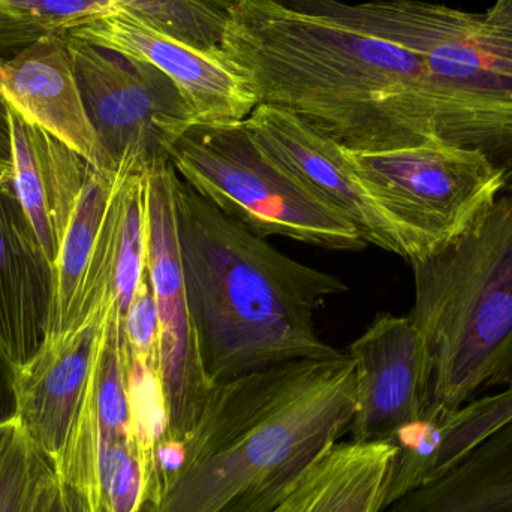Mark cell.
<instances>
[{
  "label": "cell",
  "instance_id": "9c48e42d",
  "mask_svg": "<svg viewBox=\"0 0 512 512\" xmlns=\"http://www.w3.org/2000/svg\"><path fill=\"white\" fill-rule=\"evenodd\" d=\"M173 176L171 162L149 173L146 265L158 306L168 438L185 445L215 385L204 372L189 310L174 215Z\"/></svg>",
  "mask_w": 512,
  "mask_h": 512
},
{
  "label": "cell",
  "instance_id": "4316f807",
  "mask_svg": "<svg viewBox=\"0 0 512 512\" xmlns=\"http://www.w3.org/2000/svg\"><path fill=\"white\" fill-rule=\"evenodd\" d=\"M6 59L0 57V75ZM11 167V132H9L8 105L0 93V170Z\"/></svg>",
  "mask_w": 512,
  "mask_h": 512
},
{
  "label": "cell",
  "instance_id": "6da1fadb",
  "mask_svg": "<svg viewBox=\"0 0 512 512\" xmlns=\"http://www.w3.org/2000/svg\"><path fill=\"white\" fill-rule=\"evenodd\" d=\"M221 48L258 104L294 113L343 149L441 143L432 75L400 45L277 0H234Z\"/></svg>",
  "mask_w": 512,
  "mask_h": 512
},
{
  "label": "cell",
  "instance_id": "2e32d148",
  "mask_svg": "<svg viewBox=\"0 0 512 512\" xmlns=\"http://www.w3.org/2000/svg\"><path fill=\"white\" fill-rule=\"evenodd\" d=\"M8 116L9 182L54 267L93 167L63 141L9 107Z\"/></svg>",
  "mask_w": 512,
  "mask_h": 512
},
{
  "label": "cell",
  "instance_id": "d6986e66",
  "mask_svg": "<svg viewBox=\"0 0 512 512\" xmlns=\"http://www.w3.org/2000/svg\"><path fill=\"white\" fill-rule=\"evenodd\" d=\"M391 442L336 444L327 457L324 483L307 512H381Z\"/></svg>",
  "mask_w": 512,
  "mask_h": 512
},
{
  "label": "cell",
  "instance_id": "4fadbf2b",
  "mask_svg": "<svg viewBox=\"0 0 512 512\" xmlns=\"http://www.w3.org/2000/svg\"><path fill=\"white\" fill-rule=\"evenodd\" d=\"M113 307L96 310L66 333L47 334L35 354L14 367L15 420L51 466L62 457L77 420Z\"/></svg>",
  "mask_w": 512,
  "mask_h": 512
},
{
  "label": "cell",
  "instance_id": "83f0119b",
  "mask_svg": "<svg viewBox=\"0 0 512 512\" xmlns=\"http://www.w3.org/2000/svg\"><path fill=\"white\" fill-rule=\"evenodd\" d=\"M484 14L492 23L512 29V0H495Z\"/></svg>",
  "mask_w": 512,
  "mask_h": 512
},
{
  "label": "cell",
  "instance_id": "7c38bea8",
  "mask_svg": "<svg viewBox=\"0 0 512 512\" xmlns=\"http://www.w3.org/2000/svg\"><path fill=\"white\" fill-rule=\"evenodd\" d=\"M245 126L261 152L351 222L366 245L399 255L390 222L358 179L340 144L294 113L271 105H256Z\"/></svg>",
  "mask_w": 512,
  "mask_h": 512
},
{
  "label": "cell",
  "instance_id": "30bf717a",
  "mask_svg": "<svg viewBox=\"0 0 512 512\" xmlns=\"http://www.w3.org/2000/svg\"><path fill=\"white\" fill-rule=\"evenodd\" d=\"M66 35L155 66L179 87L198 122H243L258 105L254 90L221 47L180 41L123 6Z\"/></svg>",
  "mask_w": 512,
  "mask_h": 512
},
{
  "label": "cell",
  "instance_id": "44dd1931",
  "mask_svg": "<svg viewBox=\"0 0 512 512\" xmlns=\"http://www.w3.org/2000/svg\"><path fill=\"white\" fill-rule=\"evenodd\" d=\"M162 32L200 48L221 47L234 0H113Z\"/></svg>",
  "mask_w": 512,
  "mask_h": 512
},
{
  "label": "cell",
  "instance_id": "cb8c5ba5",
  "mask_svg": "<svg viewBox=\"0 0 512 512\" xmlns=\"http://www.w3.org/2000/svg\"><path fill=\"white\" fill-rule=\"evenodd\" d=\"M30 512H87L77 492L62 478L57 477L51 465L45 469L36 487Z\"/></svg>",
  "mask_w": 512,
  "mask_h": 512
},
{
  "label": "cell",
  "instance_id": "5bb4252c",
  "mask_svg": "<svg viewBox=\"0 0 512 512\" xmlns=\"http://www.w3.org/2000/svg\"><path fill=\"white\" fill-rule=\"evenodd\" d=\"M6 105L83 156L116 171L87 116L65 36L51 35L6 59L0 75Z\"/></svg>",
  "mask_w": 512,
  "mask_h": 512
},
{
  "label": "cell",
  "instance_id": "ac0fdd59",
  "mask_svg": "<svg viewBox=\"0 0 512 512\" xmlns=\"http://www.w3.org/2000/svg\"><path fill=\"white\" fill-rule=\"evenodd\" d=\"M116 182L117 170L92 168L87 177L54 262L53 303L47 334L57 336L77 327L84 282L98 249Z\"/></svg>",
  "mask_w": 512,
  "mask_h": 512
},
{
  "label": "cell",
  "instance_id": "d4e9b609",
  "mask_svg": "<svg viewBox=\"0 0 512 512\" xmlns=\"http://www.w3.org/2000/svg\"><path fill=\"white\" fill-rule=\"evenodd\" d=\"M330 453V451H328ZM328 453L304 475L297 489L291 493L288 499L282 502L276 510L271 512H307L316 495L324 483L325 472H327Z\"/></svg>",
  "mask_w": 512,
  "mask_h": 512
},
{
  "label": "cell",
  "instance_id": "52a82bcc",
  "mask_svg": "<svg viewBox=\"0 0 512 512\" xmlns=\"http://www.w3.org/2000/svg\"><path fill=\"white\" fill-rule=\"evenodd\" d=\"M343 152L411 264L471 233L505 189L504 174L483 153L447 143Z\"/></svg>",
  "mask_w": 512,
  "mask_h": 512
},
{
  "label": "cell",
  "instance_id": "484cf974",
  "mask_svg": "<svg viewBox=\"0 0 512 512\" xmlns=\"http://www.w3.org/2000/svg\"><path fill=\"white\" fill-rule=\"evenodd\" d=\"M14 367L0 349V447L15 423Z\"/></svg>",
  "mask_w": 512,
  "mask_h": 512
},
{
  "label": "cell",
  "instance_id": "7402d4cb",
  "mask_svg": "<svg viewBox=\"0 0 512 512\" xmlns=\"http://www.w3.org/2000/svg\"><path fill=\"white\" fill-rule=\"evenodd\" d=\"M48 466L15 420L0 447V512H30L36 487Z\"/></svg>",
  "mask_w": 512,
  "mask_h": 512
},
{
  "label": "cell",
  "instance_id": "8992f818",
  "mask_svg": "<svg viewBox=\"0 0 512 512\" xmlns=\"http://www.w3.org/2000/svg\"><path fill=\"white\" fill-rule=\"evenodd\" d=\"M176 173L225 215L259 237L360 251L357 228L261 152L243 122L192 125L170 156Z\"/></svg>",
  "mask_w": 512,
  "mask_h": 512
},
{
  "label": "cell",
  "instance_id": "ffe728a7",
  "mask_svg": "<svg viewBox=\"0 0 512 512\" xmlns=\"http://www.w3.org/2000/svg\"><path fill=\"white\" fill-rule=\"evenodd\" d=\"M113 0H0V57L119 9Z\"/></svg>",
  "mask_w": 512,
  "mask_h": 512
},
{
  "label": "cell",
  "instance_id": "ba28073f",
  "mask_svg": "<svg viewBox=\"0 0 512 512\" xmlns=\"http://www.w3.org/2000/svg\"><path fill=\"white\" fill-rule=\"evenodd\" d=\"M87 116L114 170L170 164L171 150L198 122L179 87L149 63L65 35Z\"/></svg>",
  "mask_w": 512,
  "mask_h": 512
},
{
  "label": "cell",
  "instance_id": "8fae6325",
  "mask_svg": "<svg viewBox=\"0 0 512 512\" xmlns=\"http://www.w3.org/2000/svg\"><path fill=\"white\" fill-rule=\"evenodd\" d=\"M357 375L352 442H390L423 420L432 403L426 336L411 316L381 315L349 346Z\"/></svg>",
  "mask_w": 512,
  "mask_h": 512
},
{
  "label": "cell",
  "instance_id": "7a4b0ae2",
  "mask_svg": "<svg viewBox=\"0 0 512 512\" xmlns=\"http://www.w3.org/2000/svg\"><path fill=\"white\" fill-rule=\"evenodd\" d=\"M355 412V364L342 352L219 382L176 480L140 512L274 511L351 430Z\"/></svg>",
  "mask_w": 512,
  "mask_h": 512
},
{
  "label": "cell",
  "instance_id": "9a60e30c",
  "mask_svg": "<svg viewBox=\"0 0 512 512\" xmlns=\"http://www.w3.org/2000/svg\"><path fill=\"white\" fill-rule=\"evenodd\" d=\"M53 289V264L0 170V349L14 366L47 336Z\"/></svg>",
  "mask_w": 512,
  "mask_h": 512
},
{
  "label": "cell",
  "instance_id": "603a6c76",
  "mask_svg": "<svg viewBox=\"0 0 512 512\" xmlns=\"http://www.w3.org/2000/svg\"><path fill=\"white\" fill-rule=\"evenodd\" d=\"M122 336L132 361L161 373L158 306L147 265L123 321Z\"/></svg>",
  "mask_w": 512,
  "mask_h": 512
},
{
  "label": "cell",
  "instance_id": "277c9868",
  "mask_svg": "<svg viewBox=\"0 0 512 512\" xmlns=\"http://www.w3.org/2000/svg\"><path fill=\"white\" fill-rule=\"evenodd\" d=\"M417 54L438 93L439 141L483 153L512 194V29L426 0H277Z\"/></svg>",
  "mask_w": 512,
  "mask_h": 512
},
{
  "label": "cell",
  "instance_id": "3957f363",
  "mask_svg": "<svg viewBox=\"0 0 512 512\" xmlns=\"http://www.w3.org/2000/svg\"><path fill=\"white\" fill-rule=\"evenodd\" d=\"M173 204L189 310L212 384L340 352L315 315L342 279L277 251L195 192L174 170Z\"/></svg>",
  "mask_w": 512,
  "mask_h": 512
},
{
  "label": "cell",
  "instance_id": "5b68a950",
  "mask_svg": "<svg viewBox=\"0 0 512 512\" xmlns=\"http://www.w3.org/2000/svg\"><path fill=\"white\" fill-rule=\"evenodd\" d=\"M411 318L432 358L430 409L453 412L512 388V194L450 249L412 262Z\"/></svg>",
  "mask_w": 512,
  "mask_h": 512
},
{
  "label": "cell",
  "instance_id": "e0dca14e",
  "mask_svg": "<svg viewBox=\"0 0 512 512\" xmlns=\"http://www.w3.org/2000/svg\"><path fill=\"white\" fill-rule=\"evenodd\" d=\"M381 512H512V417Z\"/></svg>",
  "mask_w": 512,
  "mask_h": 512
}]
</instances>
